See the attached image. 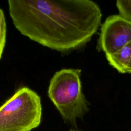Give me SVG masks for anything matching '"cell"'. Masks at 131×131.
Listing matches in <instances>:
<instances>
[{
	"mask_svg": "<svg viewBox=\"0 0 131 131\" xmlns=\"http://www.w3.org/2000/svg\"><path fill=\"white\" fill-rule=\"evenodd\" d=\"M16 29L45 47L65 53L89 42L101 26L102 12L91 0H9Z\"/></svg>",
	"mask_w": 131,
	"mask_h": 131,
	"instance_id": "obj_1",
	"label": "cell"
},
{
	"mask_svg": "<svg viewBox=\"0 0 131 131\" xmlns=\"http://www.w3.org/2000/svg\"><path fill=\"white\" fill-rule=\"evenodd\" d=\"M81 70L63 69L50 80L48 95L65 121L75 125L88 112L89 102L82 91Z\"/></svg>",
	"mask_w": 131,
	"mask_h": 131,
	"instance_id": "obj_2",
	"label": "cell"
},
{
	"mask_svg": "<svg viewBox=\"0 0 131 131\" xmlns=\"http://www.w3.org/2000/svg\"><path fill=\"white\" fill-rule=\"evenodd\" d=\"M41 115L39 96L22 87L0 106V131H31L39 125Z\"/></svg>",
	"mask_w": 131,
	"mask_h": 131,
	"instance_id": "obj_3",
	"label": "cell"
},
{
	"mask_svg": "<svg viewBox=\"0 0 131 131\" xmlns=\"http://www.w3.org/2000/svg\"><path fill=\"white\" fill-rule=\"evenodd\" d=\"M131 41V21L119 14L109 16L101 25L97 49L112 54Z\"/></svg>",
	"mask_w": 131,
	"mask_h": 131,
	"instance_id": "obj_4",
	"label": "cell"
},
{
	"mask_svg": "<svg viewBox=\"0 0 131 131\" xmlns=\"http://www.w3.org/2000/svg\"><path fill=\"white\" fill-rule=\"evenodd\" d=\"M109 64L122 74L127 73V69L131 59V41L116 52L106 55Z\"/></svg>",
	"mask_w": 131,
	"mask_h": 131,
	"instance_id": "obj_5",
	"label": "cell"
},
{
	"mask_svg": "<svg viewBox=\"0 0 131 131\" xmlns=\"http://www.w3.org/2000/svg\"><path fill=\"white\" fill-rule=\"evenodd\" d=\"M116 6L121 17L131 21V1H120L116 2Z\"/></svg>",
	"mask_w": 131,
	"mask_h": 131,
	"instance_id": "obj_6",
	"label": "cell"
},
{
	"mask_svg": "<svg viewBox=\"0 0 131 131\" xmlns=\"http://www.w3.org/2000/svg\"><path fill=\"white\" fill-rule=\"evenodd\" d=\"M6 23L5 15L0 8V59L2 57L6 39Z\"/></svg>",
	"mask_w": 131,
	"mask_h": 131,
	"instance_id": "obj_7",
	"label": "cell"
},
{
	"mask_svg": "<svg viewBox=\"0 0 131 131\" xmlns=\"http://www.w3.org/2000/svg\"><path fill=\"white\" fill-rule=\"evenodd\" d=\"M127 73L129 74H131V59L130 60V62L129 63V64L127 67Z\"/></svg>",
	"mask_w": 131,
	"mask_h": 131,
	"instance_id": "obj_8",
	"label": "cell"
},
{
	"mask_svg": "<svg viewBox=\"0 0 131 131\" xmlns=\"http://www.w3.org/2000/svg\"><path fill=\"white\" fill-rule=\"evenodd\" d=\"M70 131H75V130H70Z\"/></svg>",
	"mask_w": 131,
	"mask_h": 131,
	"instance_id": "obj_9",
	"label": "cell"
}]
</instances>
